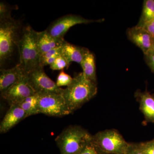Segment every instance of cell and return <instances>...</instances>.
I'll return each instance as SVG.
<instances>
[{
    "label": "cell",
    "mask_w": 154,
    "mask_h": 154,
    "mask_svg": "<svg viewBox=\"0 0 154 154\" xmlns=\"http://www.w3.org/2000/svg\"><path fill=\"white\" fill-rule=\"evenodd\" d=\"M15 8L5 2H0V22H5L13 19L11 12Z\"/></svg>",
    "instance_id": "d6986e66"
},
{
    "label": "cell",
    "mask_w": 154,
    "mask_h": 154,
    "mask_svg": "<svg viewBox=\"0 0 154 154\" xmlns=\"http://www.w3.org/2000/svg\"><path fill=\"white\" fill-rule=\"evenodd\" d=\"M77 154H106L101 149L99 146L91 140Z\"/></svg>",
    "instance_id": "ffe728a7"
},
{
    "label": "cell",
    "mask_w": 154,
    "mask_h": 154,
    "mask_svg": "<svg viewBox=\"0 0 154 154\" xmlns=\"http://www.w3.org/2000/svg\"><path fill=\"white\" fill-rule=\"evenodd\" d=\"M145 59L147 65L154 73V52L151 51L144 55Z\"/></svg>",
    "instance_id": "484cf974"
},
{
    "label": "cell",
    "mask_w": 154,
    "mask_h": 154,
    "mask_svg": "<svg viewBox=\"0 0 154 154\" xmlns=\"http://www.w3.org/2000/svg\"><path fill=\"white\" fill-rule=\"evenodd\" d=\"M83 73L88 79L96 84V64L95 57L88 50L81 64Z\"/></svg>",
    "instance_id": "2e32d148"
},
{
    "label": "cell",
    "mask_w": 154,
    "mask_h": 154,
    "mask_svg": "<svg viewBox=\"0 0 154 154\" xmlns=\"http://www.w3.org/2000/svg\"><path fill=\"white\" fill-rule=\"evenodd\" d=\"M93 140L106 154H126L130 145L115 129L99 131L93 135Z\"/></svg>",
    "instance_id": "5b68a950"
},
{
    "label": "cell",
    "mask_w": 154,
    "mask_h": 154,
    "mask_svg": "<svg viewBox=\"0 0 154 154\" xmlns=\"http://www.w3.org/2000/svg\"><path fill=\"white\" fill-rule=\"evenodd\" d=\"M151 51H153V52H154V43L152 49V50Z\"/></svg>",
    "instance_id": "83f0119b"
},
{
    "label": "cell",
    "mask_w": 154,
    "mask_h": 154,
    "mask_svg": "<svg viewBox=\"0 0 154 154\" xmlns=\"http://www.w3.org/2000/svg\"><path fill=\"white\" fill-rule=\"evenodd\" d=\"M153 19L154 0H145L143 2L140 19L136 26L143 28L146 24Z\"/></svg>",
    "instance_id": "ac0fdd59"
},
{
    "label": "cell",
    "mask_w": 154,
    "mask_h": 154,
    "mask_svg": "<svg viewBox=\"0 0 154 154\" xmlns=\"http://www.w3.org/2000/svg\"><path fill=\"white\" fill-rule=\"evenodd\" d=\"M103 19L92 20L85 19L75 15H67L60 17L51 23L46 29L48 33L56 38H64L69 29L79 24H88L94 22H101Z\"/></svg>",
    "instance_id": "ba28073f"
},
{
    "label": "cell",
    "mask_w": 154,
    "mask_h": 154,
    "mask_svg": "<svg viewBox=\"0 0 154 154\" xmlns=\"http://www.w3.org/2000/svg\"><path fill=\"white\" fill-rule=\"evenodd\" d=\"M88 50L65 41L61 45V55L66 58L70 63L75 62L80 64Z\"/></svg>",
    "instance_id": "9a60e30c"
},
{
    "label": "cell",
    "mask_w": 154,
    "mask_h": 154,
    "mask_svg": "<svg viewBox=\"0 0 154 154\" xmlns=\"http://www.w3.org/2000/svg\"><path fill=\"white\" fill-rule=\"evenodd\" d=\"M128 39L139 48L144 54L151 51L154 43V37L143 28L134 26L127 31Z\"/></svg>",
    "instance_id": "30bf717a"
},
{
    "label": "cell",
    "mask_w": 154,
    "mask_h": 154,
    "mask_svg": "<svg viewBox=\"0 0 154 154\" xmlns=\"http://www.w3.org/2000/svg\"><path fill=\"white\" fill-rule=\"evenodd\" d=\"M93 135L82 127L69 126L56 138L60 154H77L92 139Z\"/></svg>",
    "instance_id": "3957f363"
},
{
    "label": "cell",
    "mask_w": 154,
    "mask_h": 154,
    "mask_svg": "<svg viewBox=\"0 0 154 154\" xmlns=\"http://www.w3.org/2000/svg\"><path fill=\"white\" fill-rule=\"evenodd\" d=\"M61 50V45L50 50L49 51H47V52L41 56L40 57V62L49 58L56 57L60 55Z\"/></svg>",
    "instance_id": "cb8c5ba5"
},
{
    "label": "cell",
    "mask_w": 154,
    "mask_h": 154,
    "mask_svg": "<svg viewBox=\"0 0 154 154\" xmlns=\"http://www.w3.org/2000/svg\"><path fill=\"white\" fill-rule=\"evenodd\" d=\"M97 91V84L88 79L82 72L75 75L71 84L63 89L62 95L71 113L94 98Z\"/></svg>",
    "instance_id": "6da1fadb"
},
{
    "label": "cell",
    "mask_w": 154,
    "mask_h": 154,
    "mask_svg": "<svg viewBox=\"0 0 154 154\" xmlns=\"http://www.w3.org/2000/svg\"><path fill=\"white\" fill-rule=\"evenodd\" d=\"M36 94V92L28 84L25 75L8 90L1 93V95L11 106L19 105L26 98Z\"/></svg>",
    "instance_id": "9c48e42d"
},
{
    "label": "cell",
    "mask_w": 154,
    "mask_h": 154,
    "mask_svg": "<svg viewBox=\"0 0 154 154\" xmlns=\"http://www.w3.org/2000/svg\"><path fill=\"white\" fill-rule=\"evenodd\" d=\"M21 22L14 18L0 22V65L2 66L18 48L21 38Z\"/></svg>",
    "instance_id": "277c9868"
},
{
    "label": "cell",
    "mask_w": 154,
    "mask_h": 154,
    "mask_svg": "<svg viewBox=\"0 0 154 154\" xmlns=\"http://www.w3.org/2000/svg\"><path fill=\"white\" fill-rule=\"evenodd\" d=\"M28 84L36 94L56 93L62 94L63 89L57 85L39 66L25 75Z\"/></svg>",
    "instance_id": "52a82bcc"
},
{
    "label": "cell",
    "mask_w": 154,
    "mask_h": 154,
    "mask_svg": "<svg viewBox=\"0 0 154 154\" xmlns=\"http://www.w3.org/2000/svg\"><path fill=\"white\" fill-rule=\"evenodd\" d=\"M18 105L25 111L26 118L30 116L39 113L38 107V95L37 94L26 98Z\"/></svg>",
    "instance_id": "e0dca14e"
},
{
    "label": "cell",
    "mask_w": 154,
    "mask_h": 154,
    "mask_svg": "<svg viewBox=\"0 0 154 154\" xmlns=\"http://www.w3.org/2000/svg\"><path fill=\"white\" fill-rule=\"evenodd\" d=\"M25 75L19 64L10 69H1L0 71V91H5Z\"/></svg>",
    "instance_id": "4fadbf2b"
},
{
    "label": "cell",
    "mask_w": 154,
    "mask_h": 154,
    "mask_svg": "<svg viewBox=\"0 0 154 154\" xmlns=\"http://www.w3.org/2000/svg\"><path fill=\"white\" fill-rule=\"evenodd\" d=\"M126 154H143L140 143H130L129 146Z\"/></svg>",
    "instance_id": "d4e9b609"
},
{
    "label": "cell",
    "mask_w": 154,
    "mask_h": 154,
    "mask_svg": "<svg viewBox=\"0 0 154 154\" xmlns=\"http://www.w3.org/2000/svg\"><path fill=\"white\" fill-rule=\"evenodd\" d=\"M143 28L154 37V19L146 24Z\"/></svg>",
    "instance_id": "4316f807"
},
{
    "label": "cell",
    "mask_w": 154,
    "mask_h": 154,
    "mask_svg": "<svg viewBox=\"0 0 154 154\" xmlns=\"http://www.w3.org/2000/svg\"><path fill=\"white\" fill-rule=\"evenodd\" d=\"M65 41L64 38L53 37L46 30L36 32V43L41 56L50 50L62 45Z\"/></svg>",
    "instance_id": "5bb4252c"
},
{
    "label": "cell",
    "mask_w": 154,
    "mask_h": 154,
    "mask_svg": "<svg viewBox=\"0 0 154 154\" xmlns=\"http://www.w3.org/2000/svg\"><path fill=\"white\" fill-rule=\"evenodd\" d=\"M73 79L71 76L65 72L63 70L59 73L58 75L56 84L58 87L62 86H69L72 82Z\"/></svg>",
    "instance_id": "7402d4cb"
},
{
    "label": "cell",
    "mask_w": 154,
    "mask_h": 154,
    "mask_svg": "<svg viewBox=\"0 0 154 154\" xmlns=\"http://www.w3.org/2000/svg\"><path fill=\"white\" fill-rule=\"evenodd\" d=\"M71 63L66 58L61 55L56 58L54 62L50 66L53 70H63L64 69L68 68Z\"/></svg>",
    "instance_id": "44dd1931"
},
{
    "label": "cell",
    "mask_w": 154,
    "mask_h": 154,
    "mask_svg": "<svg viewBox=\"0 0 154 154\" xmlns=\"http://www.w3.org/2000/svg\"><path fill=\"white\" fill-rule=\"evenodd\" d=\"M39 113L60 117L70 113L62 94L56 93L37 94Z\"/></svg>",
    "instance_id": "8992f818"
},
{
    "label": "cell",
    "mask_w": 154,
    "mask_h": 154,
    "mask_svg": "<svg viewBox=\"0 0 154 154\" xmlns=\"http://www.w3.org/2000/svg\"><path fill=\"white\" fill-rule=\"evenodd\" d=\"M26 118V114L19 105L10 106V109L4 117L0 125V132L5 133L17 125L20 121Z\"/></svg>",
    "instance_id": "7c38bea8"
},
{
    "label": "cell",
    "mask_w": 154,
    "mask_h": 154,
    "mask_svg": "<svg viewBox=\"0 0 154 154\" xmlns=\"http://www.w3.org/2000/svg\"><path fill=\"white\" fill-rule=\"evenodd\" d=\"M134 96L139 103L140 110L146 121L154 123V94L146 90L144 91L138 90L135 93Z\"/></svg>",
    "instance_id": "8fae6325"
},
{
    "label": "cell",
    "mask_w": 154,
    "mask_h": 154,
    "mask_svg": "<svg viewBox=\"0 0 154 154\" xmlns=\"http://www.w3.org/2000/svg\"><path fill=\"white\" fill-rule=\"evenodd\" d=\"M36 32L30 26L23 28L18 44L19 64L25 75L40 66L41 56L36 43Z\"/></svg>",
    "instance_id": "7a4b0ae2"
},
{
    "label": "cell",
    "mask_w": 154,
    "mask_h": 154,
    "mask_svg": "<svg viewBox=\"0 0 154 154\" xmlns=\"http://www.w3.org/2000/svg\"><path fill=\"white\" fill-rule=\"evenodd\" d=\"M143 154H154V139L148 141L140 143Z\"/></svg>",
    "instance_id": "603a6c76"
}]
</instances>
